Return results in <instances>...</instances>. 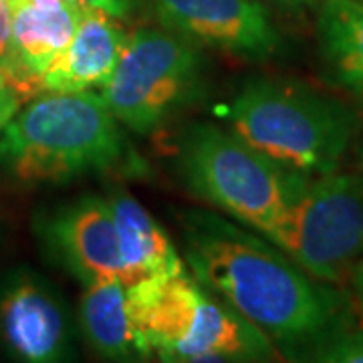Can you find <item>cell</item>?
Wrapping results in <instances>:
<instances>
[{"label":"cell","mask_w":363,"mask_h":363,"mask_svg":"<svg viewBox=\"0 0 363 363\" xmlns=\"http://www.w3.org/2000/svg\"><path fill=\"white\" fill-rule=\"evenodd\" d=\"M140 357L160 362H271L279 350L262 329L186 271L128 286Z\"/></svg>","instance_id":"cell-2"},{"label":"cell","mask_w":363,"mask_h":363,"mask_svg":"<svg viewBox=\"0 0 363 363\" xmlns=\"http://www.w3.org/2000/svg\"><path fill=\"white\" fill-rule=\"evenodd\" d=\"M85 9H93V11H101V13L109 14L113 18H121L130 13L131 0H79Z\"/></svg>","instance_id":"cell-19"},{"label":"cell","mask_w":363,"mask_h":363,"mask_svg":"<svg viewBox=\"0 0 363 363\" xmlns=\"http://www.w3.org/2000/svg\"><path fill=\"white\" fill-rule=\"evenodd\" d=\"M178 169L186 186L264 234L309 178L260 154L236 131L194 123L184 133Z\"/></svg>","instance_id":"cell-5"},{"label":"cell","mask_w":363,"mask_h":363,"mask_svg":"<svg viewBox=\"0 0 363 363\" xmlns=\"http://www.w3.org/2000/svg\"><path fill=\"white\" fill-rule=\"evenodd\" d=\"M13 45L0 73L23 99L43 93L40 75L73 39L85 6L79 0H11Z\"/></svg>","instance_id":"cell-11"},{"label":"cell","mask_w":363,"mask_h":363,"mask_svg":"<svg viewBox=\"0 0 363 363\" xmlns=\"http://www.w3.org/2000/svg\"><path fill=\"white\" fill-rule=\"evenodd\" d=\"M79 325L93 351L111 362L142 359L128 311V285L119 279L85 286Z\"/></svg>","instance_id":"cell-14"},{"label":"cell","mask_w":363,"mask_h":363,"mask_svg":"<svg viewBox=\"0 0 363 363\" xmlns=\"http://www.w3.org/2000/svg\"><path fill=\"white\" fill-rule=\"evenodd\" d=\"M0 339L23 362L69 359L73 327L57 289L33 272L13 274L0 286Z\"/></svg>","instance_id":"cell-8"},{"label":"cell","mask_w":363,"mask_h":363,"mask_svg":"<svg viewBox=\"0 0 363 363\" xmlns=\"http://www.w3.org/2000/svg\"><path fill=\"white\" fill-rule=\"evenodd\" d=\"M128 35L116 18L85 9L73 39L40 75V89L77 93L101 87L113 73Z\"/></svg>","instance_id":"cell-12"},{"label":"cell","mask_w":363,"mask_h":363,"mask_svg":"<svg viewBox=\"0 0 363 363\" xmlns=\"http://www.w3.org/2000/svg\"><path fill=\"white\" fill-rule=\"evenodd\" d=\"M109 204L116 218L125 285L184 271L180 255L168 234L135 198L128 192H117Z\"/></svg>","instance_id":"cell-13"},{"label":"cell","mask_w":363,"mask_h":363,"mask_svg":"<svg viewBox=\"0 0 363 363\" xmlns=\"http://www.w3.org/2000/svg\"><path fill=\"white\" fill-rule=\"evenodd\" d=\"M43 238L83 286L101 281H123L116 218L109 200L83 196L52 214L43 226Z\"/></svg>","instance_id":"cell-10"},{"label":"cell","mask_w":363,"mask_h":363,"mask_svg":"<svg viewBox=\"0 0 363 363\" xmlns=\"http://www.w3.org/2000/svg\"><path fill=\"white\" fill-rule=\"evenodd\" d=\"M160 23L192 43L248 59L279 51L281 37L257 0H154Z\"/></svg>","instance_id":"cell-9"},{"label":"cell","mask_w":363,"mask_h":363,"mask_svg":"<svg viewBox=\"0 0 363 363\" xmlns=\"http://www.w3.org/2000/svg\"><path fill=\"white\" fill-rule=\"evenodd\" d=\"M317 33L335 81L363 97V0H323Z\"/></svg>","instance_id":"cell-15"},{"label":"cell","mask_w":363,"mask_h":363,"mask_svg":"<svg viewBox=\"0 0 363 363\" xmlns=\"http://www.w3.org/2000/svg\"><path fill=\"white\" fill-rule=\"evenodd\" d=\"M182 236L196 279L274 343L295 350L331 335L333 295L277 245L204 210L186 214Z\"/></svg>","instance_id":"cell-1"},{"label":"cell","mask_w":363,"mask_h":363,"mask_svg":"<svg viewBox=\"0 0 363 363\" xmlns=\"http://www.w3.org/2000/svg\"><path fill=\"white\" fill-rule=\"evenodd\" d=\"M353 277V289H355V298H357V307H359V313H362L363 319V259L355 264V269L351 272Z\"/></svg>","instance_id":"cell-20"},{"label":"cell","mask_w":363,"mask_h":363,"mask_svg":"<svg viewBox=\"0 0 363 363\" xmlns=\"http://www.w3.org/2000/svg\"><path fill=\"white\" fill-rule=\"evenodd\" d=\"M13 45V4L0 0V61H4Z\"/></svg>","instance_id":"cell-18"},{"label":"cell","mask_w":363,"mask_h":363,"mask_svg":"<svg viewBox=\"0 0 363 363\" xmlns=\"http://www.w3.org/2000/svg\"><path fill=\"white\" fill-rule=\"evenodd\" d=\"M125 160V138L101 95H40L0 133V168L23 184H61Z\"/></svg>","instance_id":"cell-3"},{"label":"cell","mask_w":363,"mask_h":363,"mask_svg":"<svg viewBox=\"0 0 363 363\" xmlns=\"http://www.w3.org/2000/svg\"><path fill=\"white\" fill-rule=\"evenodd\" d=\"M228 119L260 154L307 176L335 172L357 128L347 105L272 79H250L230 105Z\"/></svg>","instance_id":"cell-4"},{"label":"cell","mask_w":363,"mask_h":363,"mask_svg":"<svg viewBox=\"0 0 363 363\" xmlns=\"http://www.w3.org/2000/svg\"><path fill=\"white\" fill-rule=\"evenodd\" d=\"M23 104H25V99L0 73V133L9 125V121L21 111Z\"/></svg>","instance_id":"cell-17"},{"label":"cell","mask_w":363,"mask_h":363,"mask_svg":"<svg viewBox=\"0 0 363 363\" xmlns=\"http://www.w3.org/2000/svg\"><path fill=\"white\" fill-rule=\"evenodd\" d=\"M262 236L313 279L343 283L363 255V180L337 172L309 176Z\"/></svg>","instance_id":"cell-6"},{"label":"cell","mask_w":363,"mask_h":363,"mask_svg":"<svg viewBox=\"0 0 363 363\" xmlns=\"http://www.w3.org/2000/svg\"><path fill=\"white\" fill-rule=\"evenodd\" d=\"M202 55L174 30L140 28L128 35L101 97L128 130L152 133L202 87Z\"/></svg>","instance_id":"cell-7"},{"label":"cell","mask_w":363,"mask_h":363,"mask_svg":"<svg viewBox=\"0 0 363 363\" xmlns=\"http://www.w3.org/2000/svg\"><path fill=\"white\" fill-rule=\"evenodd\" d=\"M313 359L327 363H363V329L327 337L313 351Z\"/></svg>","instance_id":"cell-16"},{"label":"cell","mask_w":363,"mask_h":363,"mask_svg":"<svg viewBox=\"0 0 363 363\" xmlns=\"http://www.w3.org/2000/svg\"><path fill=\"white\" fill-rule=\"evenodd\" d=\"M279 4H286V6H303V4H309V2H315V0H274Z\"/></svg>","instance_id":"cell-21"}]
</instances>
